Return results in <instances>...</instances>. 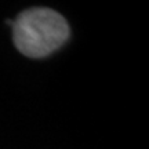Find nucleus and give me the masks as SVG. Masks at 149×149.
<instances>
[{"label":"nucleus","mask_w":149,"mask_h":149,"mask_svg":"<svg viewBox=\"0 0 149 149\" xmlns=\"http://www.w3.org/2000/svg\"><path fill=\"white\" fill-rule=\"evenodd\" d=\"M14 44L31 58H42L55 51L69 37L68 22L51 8L36 7L21 13L13 21Z\"/></svg>","instance_id":"1"}]
</instances>
